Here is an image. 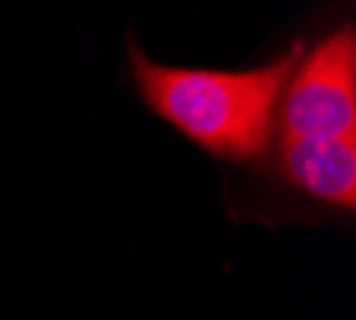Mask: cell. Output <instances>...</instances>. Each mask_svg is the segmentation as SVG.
I'll use <instances>...</instances> for the list:
<instances>
[{
	"mask_svg": "<svg viewBox=\"0 0 356 320\" xmlns=\"http://www.w3.org/2000/svg\"><path fill=\"white\" fill-rule=\"evenodd\" d=\"M298 51L250 71H202V67L154 65L132 49L141 99L199 148L222 157H257L273 135L286 81Z\"/></svg>",
	"mask_w": 356,
	"mask_h": 320,
	"instance_id": "cell-2",
	"label": "cell"
},
{
	"mask_svg": "<svg viewBox=\"0 0 356 320\" xmlns=\"http://www.w3.org/2000/svg\"><path fill=\"white\" fill-rule=\"evenodd\" d=\"M282 167L302 192L356 205V35L321 39L286 81L280 99Z\"/></svg>",
	"mask_w": 356,
	"mask_h": 320,
	"instance_id": "cell-1",
	"label": "cell"
}]
</instances>
